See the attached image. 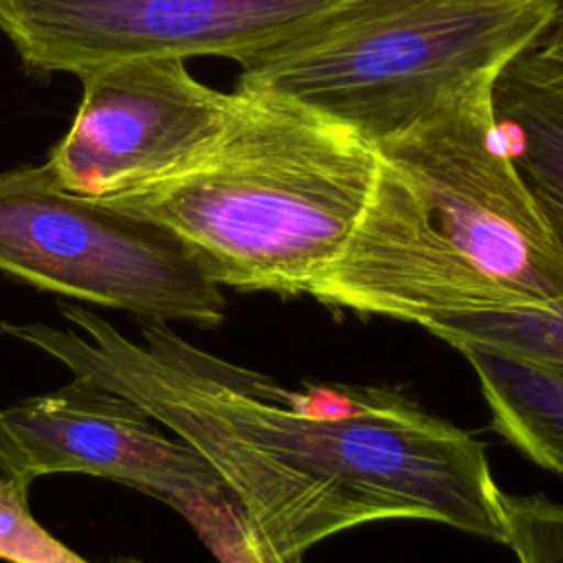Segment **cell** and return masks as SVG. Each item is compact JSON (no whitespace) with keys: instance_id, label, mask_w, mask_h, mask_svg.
I'll use <instances>...</instances> for the list:
<instances>
[{"instance_id":"cell-1","label":"cell","mask_w":563,"mask_h":563,"mask_svg":"<svg viewBox=\"0 0 563 563\" xmlns=\"http://www.w3.org/2000/svg\"><path fill=\"white\" fill-rule=\"evenodd\" d=\"M68 328L9 323L73 374L134 400L196 449L271 545L301 559L314 543L389 519L438 521L504 543L501 490L486 446L394 387L288 389L213 356L167 321L141 341L59 301Z\"/></svg>"},{"instance_id":"cell-2","label":"cell","mask_w":563,"mask_h":563,"mask_svg":"<svg viewBox=\"0 0 563 563\" xmlns=\"http://www.w3.org/2000/svg\"><path fill=\"white\" fill-rule=\"evenodd\" d=\"M495 77H477L376 147L372 194L308 295L420 328L563 299V246L508 156Z\"/></svg>"},{"instance_id":"cell-3","label":"cell","mask_w":563,"mask_h":563,"mask_svg":"<svg viewBox=\"0 0 563 563\" xmlns=\"http://www.w3.org/2000/svg\"><path fill=\"white\" fill-rule=\"evenodd\" d=\"M233 99L207 158L106 202L169 229L218 286L308 292L354 231L380 154L292 99L244 88Z\"/></svg>"},{"instance_id":"cell-4","label":"cell","mask_w":563,"mask_h":563,"mask_svg":"<svg viewBox=\"0 0 563 563\" xmlns=\"http://www.w3.org/2000/svg\"><path fill=\"white\" fill-rule=\"evenodd\" d=\"M559 0H341L240 64L235 88L292 99L378 147L497 75Z\"/></svg>"},{"instance_id":"cell-5","label":"cell","mask_w":563,"mask_h":563,"mask_svg":"<svg viewBox=\"0 0 563 563\" xmlns=\"http://www.w3.org/2000/svg\"><path fill=\"white\" fill-rule=\"evenodd\" d=\"M0 273L152 321L213 328L227 308L169 229L64 189L46 165L0 172Z\"/></svg>"},{"instance_id":"cell-6","label":"cell","mask_w":563,"mask_h":563,"mask_svg":"<svg viewBox=\"0 0 563 563\" xmlns=\"http://www.w3.org/2000/svg\"><path fill=\"white\" fill-rule=\"evenodd\" d=\"M66 134L44 163L68 191L110 200L202 158L222 141L233 92L198 81L185 59L139 57L92 68Z\"/></svg>"},{"instance_id":"cell-7","label":"cell","mask_w":563,"mask_h":563,"mask_svg":"<svg viewBox=\"0 0 563 563\" xmlns=\"http://www.w3.org/2000/svg\"><path fill=\"white\" fill-rule=\"evenodd\" d=\"M341 0H0L26 68L84 75L139 57L244 64Z\"/></svg>"},{"instance_id":"cell-8","label":"cell","mask_w":563,"mask_h":563,"mask_svg":"<svg viewBox=\"0 0 563 563\" xmlns=\"http://www.w3.org/2000/svg\"><path fill=\"white\" fill-rule=\"evenodd\" d=\"M31 479L86 473L174 504L222 484L209 462L134 400L73 374L64 387L0 409Z\"/></svg>"},{"instance_id":"cell-9","label":"cell","mask_w":563,"mask_h":563,"mask_svg":"<svg viewBox=\"0 0 563 563\" xmlns=\"http://www.w3.org/2000/svg\"><path fill=\"white\" fill-rule=\"evenodd\" d=\"M490 99L508 156L563 246V66L534 42L497 73Z\"/></svg>"},{"instance_id":"cell-10","label":"cell","mask_w":563,"mask_h":563,"mask_svg":"<svg viewBox=\"0 0 563 563\" xmlns=\"http://www.w3.org/2000/svg\"><path fill=\"white\" fill-rule=\"evenodd\" d=\"M490 411V427L563 479V365L488 347H460Z\"/></svg>"},{"instance_id":"cell-11","label":"cell","mask_w":563,"mask_h":563,"mask_svg":"<svg viewBox=\"0 0 563 563\" xmlns=\"http://www.w3.org/2000/svg\"><path fill=\"white\" fill-rule=\"evenodd\" d=\"M424 330L455 350L475 345L563 365V299L541 310L444 317Z\"/></svg>"},{"instance_id":"cell-12","label":"cell","mask_w":563,"mask_h":563,"mask_svg":"<svg viewBox=\"0 0 563 563\" xmlns=\"http://www.w3.org/2000/svg\"><path fill=\"white\" fill-rule=\"evenodd\" d=\"M172 508L187 519L218 563H301L271 545L224 484L183 497Z\"/></svg>"},{"instance_id":"cell-13","label":"cell","mask_w":563,"mask_h":563,"mask_svg":"<svg viewBox=\"0 0 563 563\" xmlns=\"http://www.w3.org/2000/svg\"><path fill=\"white\" fill-rule=\"evenodd\" d=\"M501 515L517 563H563V501L501 493Z\"/></svg>"},{"instance_id":"cell-14","label":"cell","mask_w":563,"mask_h":563,"mask_svg":"<svg viewBox=\"0 0 563 563\" xmlns=\"http://www.w3.org/2000/svg\"><path fill=\"white\" fill-rule=\"evenodd\" d=\"M29 484L0 479V559L9 563H90L51 532L29 510Z\"/></svg>"},{"instance_id":"cell-15","label":"cell","mask_w":563,"mask_h":563,"mask_svg":"<svg viewBox=\"0 0 563 563\" xmlns=\"http://www.w3.org/2000/svg\"><path fill=\"white\" fill-rule=\"evenodd\" d=\"M0 479H15V482H24L31 484L33 479L26 475L22 455L15 446V442L11 440V435L7 433V429L0 422Z\"/></svg>"},{"instance_id":"cell-16","label":"cell","mask_w":563,"mask_h":563,"mask_svg":"<svg viewBox=\"0 0 563 563\" xmlns=\"http://www.w3.org/2000/svg\"><path fill=\"white\" fill-rule=\"evenodd\" d=\"M537 46H539V51H541L548 59H552L554 64L563 66V2L559 4V11H556L552 24H550L548 31L539 37Z\"/></svg>"},{"instance_id":"cell-17","label":"cell","mask_w":563,"mask_h":563,"mask_svg":"<svg viewBox=\"0 0 563 563\" xmlns=\"http://www.w3.org/2000/svg\"><path fill=\"white\" fill-rule=\"evenodd\" d=\"M559 2H563V0H559Z\"/></svg>"}]
</instances>
